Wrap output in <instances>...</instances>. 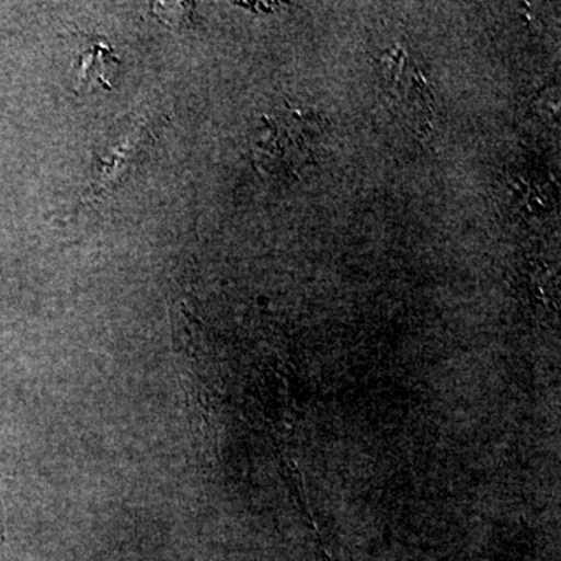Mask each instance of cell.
Segmentation results:
<instances>
[{"label":"cell","mask_w":561,"mask_h":561,"mask_svg":"<svg viewBox=\"0 0 561 561\" xmlns=\"http://www.w3.org/2000/svg\"><path fill=\"white\" fill-rule=\"evenodd\" d=\"M153 138V125L149 117L130 119L122 130L114 133L102 153L95 154L92 184L87 192L88 201L102 198L106 192L121 186L142 164Z\"/></svg>","instance_id":"cell-1"},{"label":"cell","mask_w":561,"mask_h":561,"mask_svg":"<svg viewBox=\"0 0 561 561\" xmlns=\"http://www.w3.org/2000/svg\"><path fill=\"white\" fill-rule=\"evenodd\" d=\"M383 91L391 106L412 128L427 133L434 119V98L415 61L405 51L391 49L381 58Z\"/></svg>","instance_id":"cell-2"},{"label":"cell","mask_w":561,"mask_h":561,"mask_svg":"<svg viewBox=\"0 0 561 561\" xmlns=\"http://www.w3.org/2000/svg\"><path fill=\"white\" fill-rule=\"evenodd\" d=\"M83 38L87 39V43L81 44L79 54H77L76 69H73L77 94L90 91L94 87L111 90L106 72H108L110 66L119 62L116 51L105 38L87 35H83Z\"/></svg>","instance_id":"cell-3"}]
</instances>
